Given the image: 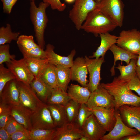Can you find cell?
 I'll return each instance as SVG.
<instances>
[{"label": "cell", "instance_id": "1", "mask_svg": "<svg viewBox=\"0 0 140 140\" xmlns=\"http://www.w3.org/2000/svg\"><path fill=\"white\" fill-rule=\"evenodd\" d=\"M129 80H121L115 77L111 83L100 84L113 97L116 110L124 105L140 106V97L128 88Z\"/></svg>", "mask_w": 140, "mask_h": 140}, {"label": "cell", "instance_id": "2", "mask_svg": "<svg viewBox=\"0 0 140 140\" xmlns=\"http://www.w3.org/2000/svg\"><path fill=\"white\" fill-rule=\"evenodd\" d=\"M118 27L109 17L95 9L88 15L81 29L97 37L113 31Z\"/></svg>", "mask_w": 140, "mask_h": 140}, {"label": "cell", "instance_id": "3", "mask_svg": "<svg viewBox=\"0 0 140 140\" xmlns=\"http://www.w3.org/2000/svg\"><path fill=\"white\" fill-rule=\"evenodd\" d=\"M49 4L41 2L37 7L35 1H31L30 8V18L33 26L35 36L38 44L44 49L45 45L44 33L47 26L48 19L46 10Z\"/></svg>", "mask_w": 140, "mask_h": 140}, {"label": "cell", "instance_id": "4", "mask_svg": "<svg viewBox=\"0 0 140 140\" xmlns=\"http://www.w3.org/2000/svg\"><path fill=\"white\" fill-rule=\"evenodd\" d=\"M97 3L94 0H76L69 11V17L78 30L81 29L88 14L94 10Z\"/></svg>", "mask_w": 140, "mask_h": 140}, {"label": "cell", "instance_id": "5", "mask_svg": "<svg viewBox=\"0 0 140 140\" xmlns=\"http://www.w3.org/2000/svg\"><path fill=\"white\" fill-rule=\"evenodd\" d=\"M124 5L122 0H102L97 3L96 9L109 17L118 27L123 26Z\"/></svg>", "mask_w": 140, "mask_h": 140}, {"label": "cell", "instance_id": "6", "mask_svg": "<svg viewBox=\"0 0 140 140\" xmlns=\"http://www.w3.org/2000/svg\"><path fill=\"white\" fill-rule=\"evenodd\" d=\"M117 45L136 55L140 53V31L135 29L122 30Z\"/></svg>", "mask_w": 140, "mask_h": 140}, {"label": "cell", "instance_id": "7", "mask_svg": "<svg viewBox=\"0 0 140 140\" xmlns=\"http://www.w3.org/2000/svg\"><path fill=\"white\" fill-rule=\"evenodd\" d=\"M20 104L33 112L43 103L38 97L30 84L17 81Z\"/></svg>", "mask_w": 140, "mask_h": 140}, {"label": "cell", "instance_id": "8", "mask_svg": "<svg viewBox=\"0 0 140 140\" xmlns=\"http://www.w3.org/2000/svg\"><path fill=\"white\" fill-rule=\"evenodd\" d=\"M31 121L33 129H51L56 128L47 103H43L32 112Z\"/></svg>", "mask_w": 140, "mask_h": 140}, {"label": "cell", "instance_id": "9", "mask_svg": "<svg viewBox=\"0 0 140 140\" xmlns=\"http://www.w3.org/2000/svg\"><path fill=\"white\" fill-rule=\"evenodd\" d=\"M88 108L107 132L112 130L116 121L114 108L94 106Z\"/></svg>", "mask_w": 140, "mask_h": 140}, {"label": "cell", "instance_id": "10", "mask_svg": "<svg viewBox=\"0 0 140 140\" xmlns=\"http://www.w3.org/2000/svg\"><path fill=\"white\" fill-rule=\"evenodd\" d=\"M86 64L89 75V81L87 87L91 92L97 89L101 80L100 71L101 65L105 62L104 58L91 59L86 56Z\"/></svg>", "mask_w": 140, "mask_h": 140}, {"label": "cell", "instance_id": "11", "mask_svg": "<svg viewBox=\"0 0 140 140\" xmlns=\"http://www.w3.org/2000/svg\"><path fill=\"white\" fill-rule=\"evenodd\" d=\"M86 104L88 107L97 106L115 108V107L113 97L100 84L97 89L91 92Z\"/></svg>", "mask_w": 140, "mask_h": 140}, {"label": "cell", "instance_id": "12", "mask_svg": "<svg viewBox=\"0 0 140 140\" xmlns=\"http://www.w3.org/2000/svg\"><path fill=\"white\" fill-rule=\"evenodd\" d=\"M115 115L116 121L114 126L109 133L101 138V140H121L124 137L135 135L140 132L136 129L126 125L122 120L118 110L116 111Z\"/></svg>", "mask_w": 140, "mask_h": 140}, {"label": "cell", "instance_id": "13", "mask_svg": "<svg viewBox=\"0 0 140 140\" xmlns=\"http://www.w3.org/2000/svg\"><path fill=\"white\" fill-rule=\"evenodd\" d=\"M6 63L7 68L17 81L30 84L34 77L30 71L23 58L19 60L14 59Z\"/></svg>", "mask_w": 140, "mask_h": 140}, {"label": "cell", "instance_id": "14", "mask_svg": "<svg viewBox=\"0 0 140 140\" xmlns=\"http://www.w3.org/2000/svg\"><path fill=\"white\" fill-rule=\"evenodd\" d=\"M121 119L127 126L140 132V106L124 105L118 109Z\"/></svg>", "mask_w": 140, "mask_h": 140}, {"label": "cell", "instance_id": "15", "mask_svg": "<svg viewBox=\"0 0 140 140\" xmlns=\"http://www.w3.org/2000/svg\"><path fill=\"white\" fill-rule=\"evenodd\" d=\"M81 130L83 135L90 140H101L107 132L93 114L86 119Z\"/></svg>", "mask_w": 140, "mask_h": 140}, {"label": "cell", "instance_id": "16", "mask_svg": "<svg viewBox=\"0 0 140 140\" xmlns=\"http://www.w3.org/2000/svg\"><path fill=\"white\" fill-rule=\"evenodd\" d=\"M56 129L53 140H79L83 135L76 122H68Z\"/></svg>", "mask_w": 140, "mask_h": 140}, {"label": "cell", "instance_id": "17", "mask_svg": "<svg viewBox=\"0 0 140 140\" xmlns=\"http://www.w3.org/2000/svg\"><path fill=\"white\" fill-rule=\"evenodd\" d=\"M71 80L77 81L82 86L86 87L88 82L87 79L88 71L85 58L78 57L73 61L70 67Z\"/></svg>", "mask_w": 140, "mask_h": 140}, {"label": "cell", "instance_id": "18", "mask_svg": "<svg viewBox=\"0 0 140 140\" xmlns=\"http://www.w3.org/2000/svg\"><path fill=\"white\" fill-rule=\"evenodd\" d=\"M17 82L15 79L7 82L0 94V101L9 105L20 104Z\"/></svg>", "mask_w": 140, "mask_h": 140}, {"label": "cell", "instance_id": "19", "mask_svg": "<svg viewBox=\"0 0 140 140\" xmlns=\"http://www.w3.org/2000/svg\"><path fill=\"white\" fill-rule=\"evenodd\" d=\"M10 115L25 128L30 131L33 129L31 121L32 112L22 105H9Z\"/></svg>", "mask_w": 140, "mask_h": 140}, {"label": "cell", "instance_id": "20", "mask_svg": "<svg viewBox=\"0 0 140 140\" xmlns=\"http://www.w3.org/2000/svg\"><path fill=\"white\" fill-rule=\"evenodd\" d=\"M54 46L50 44L46 46L45 51L49 63L55 66L61 65L69 67H71L73 64V58L76 54L75 50H72L68 56H63L55 53L54 51Z\"/></svg>", "mask_w": 140, "mask_h": 140}, {"label": "cell", "instance_id": "21", "mask_svg": "<svg viewBox=\"0 0 140 140\" xmlns=\"http://www.w3.org/2000/svg\"><path fill=\"white\" fill-rule=\"evenodd\" d=\"M101 39L100 45L93 55L89 56L90 58H95L97 59L100 57L104 58L107 51L109 50L114 44L117 43L118 37L112 35L109 33H107L100 34Z\"/></svg>", "mask_w": 140, "mask_h": 140}, {"label": "cell", "instance_id": "22", "mask_svg": "<svg viewBox=\"0 0 140 140\" xmlns=\"http://www.w3.org/2000/svg\"><path fill=\"white\" fill-rule=\"evenodd\" d=\"M91 93L87 87L71 84L68 87V93L71 99L80 104H86Z\"/></svg>", "mask_w": 140, "mask_h": 140}, {"label": "cell", "instance_id": "23", "mask_svg": "<svg viewBox=\"0 0 140 140\" xmlns=\"http://www.w3.org/2000/svg\"><path fill=\"white\" fill-rule=\"evenodd\" d=\"M109 50L112 53L114 59L113 65L110 70L112 76L114 75L115 74V67L117 61L120 60L121 62L124 61L127 65L129 64L131 59H137L138 58V55L134 54L118 46L115 44H113Z\"/></svg>", "mask_w": 140, "mask_h": 140}, {"label": "cell", "instance_id": "24", "mask_svg": "<svg viewBox=\"0 0 140 140\" xmlns=\"http://www.w3.org/2000/svg\"><path fill=\"white\" fill-rule=\"evenodd\" d=\"M30 85L39 99L46 103L52 89L40 78L34 77Z\"/></svg>", "mask_w": 140, "mask_h": 140}, {"label": "cell", "instance_id": "25", "mask_svg": "<svg viewBox=\"0 0 140 140\" xmlns=\"http://www.w3.org/2000/svg\"><path fill=\"white\" fill-rule=\"evenodd\" d=\"M30 71L35 78H40L46 65L49 63L48 58L23 57Z\"/></svg>", "mask_w": 140, "mask_h": 140}, {"label": "cell", "instance_id": "26", "mask_svg": "<svg viewBox=\"0 0 140 140\" xmlns=\"http://www.w3.org/2000/svg\"><path fill=\"white\" fill-rule=\"evenodd\" d=\"M47 104L56 127H60L68 122L64 106Z\"/></svg>", "mask_w": 140, "mask_h": 140}, {"label": "cell", "instance_id": "27", "mask_svg": "<svg viewBox=\"0 0 140 140\" xmlns=\"http://www.w3.org/2000/svg\"><path fill=\"white\" fill-rule=\"evenodd\" d=\"M40 78L52 89L58 87L55 66L48 63L43 70Z\"/></svg>", "mask_w": 140, "mask_h": 140}, {"label": "cell", "instance_id": "28", "mask_svg": "<svg viewBox=\"0 0 140 140\" xmlns=\"http://www.w3.org/2000/svg\"><path fill=\"white\" fill-rule=\"evenodd\" d=\"M71 99L66 92L58 87L52 89L46 103L64 106Z\"/></svg>", "mask_w": 140, "mask_h": 140}, {"label": "cell", "instance_id": "29", "mask_svg": "<svg viewBox=\"0 0 140 140\" xmlns=\"http://www.w3.org/2000/svg\"><path fill=\"white\" fill-rule=\"evenodd\" d=\"M58 87L66 92L71 80L70 67L61 65L55 66Z\"/></svg>", "mask_w": 140, "mask_h": 140}, {"label": "cell", "instance_id": "30", "mask_svg": "<svg viewBox=\"0 0 140 140\" xmlns=\"http://www.w3.org/2000/svg\"><path fill=\"white\" fill-rule=\"evenodd\" d=\"M137 60L131 59L129 64L126 66L121 65L119 64L118 66L116 67L120 72V75L117 77L119 79L129 80L136 74Z\"/></svg>", "mask_w": 140, "mask_h": 140}, {"label": "cell", "instance_id": "31", "mask_svg": "<svg viewBox=\"0 0 140 140\" xmlns=\"http://www.w3.org/2000/svg\"><path fill=\"white\" fill-rule=\"evenodd\" d=\"M20 35L19 32H13L10 24H7L6 27L0 28V45L10 43L13 40L17 41Z\"/></svg>", "mask_w": 140, "mask_h": 140}, {"label": "cell", "instance_id": "32", "mask_svg": "<svg viewBox=\"0 0 140 140\" xmlns=\"http://www.w3.org/2000/svg\"><path fill=\"white\" fill-rule=\"evenodd\" d=\"M56 128L51 129H35L29 131L31 140H53Z\"/></svg>", "mask_w": 140, "mask_h": 140}, {"label": "cell", "instance_id": "33", "mask_svg": "<svg viewBox=\"0 0 140 140\" xmlns=\"http://www.w3.org/2000/svg\"><path fill=\"white\" fill-rule=\"evenodd\" d=\"M80 104L71 99L64 106L68 122H76Z\"/></svg>", "mask_w": 140, "mask_h": 140}, {"label": "cell", "instance_id": "34", "mask_svg": "<svg viewBox=\"0 0 140 140\" xmlns=\"http://www.w3.org/2000/svg\"><path fill=\"white\" fill-rule=\"evenodd\" d=\"M23 57H32L41 59L47 58L45 51L39 46L33 48L27 49L18 46Z\"/></svg>", "mask_w": 140, "mask_h": 140}, {"label": "cell", "instance_id": "35", "mask_svg": "<svg viewBox=\"0 0 140 140\" xmlns=\"http://www.w3.org/2000/svg\"><path fill=\"white\" fill-rule=\"evenodd\" d=\"M14 75L3 64H0V94L6 84L10 81L15 79Z\"/></svg>", "mask_w": 140, "mask_h": 140}, {"label": "cell", "instance_id": "36", "mask_svg": "<svg viewBox=\"0 0 140 140\" xmlns=\"http://www.w3.org/2000/svg\"><path fill=\"white\" fill-rule=\"evenodd\" d=\"M17 41L18 46L29 49L39 46L35 42L32 35H20Z\"/></svg>", "mask_w": 140, "mask_h": 140}, {"label": "cell", "instance_id": "37", "mask_svg": "<svg viewBox=\"0 0 140 140\" xmlns=\"http://www.w3.org/2000/svg\"><path fill=\"white\" fill-rule=\"evenodd\" d=\"M92 114L86 104H80L76 123L81 129L86 119Z\"/></svg>", "mask_w": 140, "mask_h": 140}, {"label": "cell", "instance_id": "38", "mask_svg": "<svg viewBox=\"0 0 140 140\" xmlns=\"http://www.w3.org/2000/svg\"><path fill=\"white\" fill-rule=\"evenodd\" d=\"M10 115L9 105L0 101V128H4Z\"/></svg>", "mask_w": 140, "mask_h": 140}, {"label": "cell", "instance_id": "39", "mask_svg": "<svg viewBox=\"0 0 140 140\" xmlns=\"http://www.w3.org/2000/svg\"><path fill=\"white\" fill-rule=\"evenodd\" d=\"M9 50L10 45L8 44L0 45V64L9 62L15 59V56L10 54Z\"/></svg>", "mask_w": 140, "mask_h": 140}, {"label": "cell", "instance_id": "40", "mask_svg": "<svg viewBox=\"0 0 140 140\" xmlns=\"http://www.w3.org/2000/svg\"><path fill=\"white\" fill-rule=\"evenodd\" d=\"M4 128L10 135L17 131L25 129L11 115L10 116Z\"/></svg>", "mask_w": 140, "mask_h": 140}, {"label": "cell", "instance_id": "41", "mask_svg": "<svg viewBox=\"0 0 140 140\" xmlns=\"http://www.w3.org/2000/svg\"><path fill=\"white\" fill-rule=\"evenodd\" d=\"M12 140H31L29 131L25 129L17 131L11 135Z\"/></svg>", "mask_w": 140, "mask_h": 140}, {"label": "cell", "instance_id": "42", "mask_svg": "<svg viewBox=\"0 0 140 140\" xmlns=\"http://www.w3.org/2000/svg\"><path fill=\"white\" fill-rule=\"evenodd\" d=\"M128 87L140 96V80L136 74L129 80Z\"/></svg>", "mask_w": 140, "mask_h": 140}, {"label": "cell", "instance_id": "43", "mask_svg": "<svg viewBox=\"0 0 140 140\" xmlns=\"http://www.w3.org/2000/svg\"><path fill=\"white\" fill-rule=\"evenodd\" d=\"M43 2L48 3L52 9L60 12L63 11L66 8L65 4L60 0H43Z\"/></svg>", "mask_w": 140, "mask_h": 140}, {"label": "cell", "instance_id": "44", "mask_svg": "<svg viewBox=\"0 0 140 140\" xmlns=\"http://www.w3.org/2000/svg\"><path fill=\"white\" fill-rule=\"evenodd\" d=\"M18 0H1L3 5V12L10 14L12 8Z\"/></svg>", "mask_w": 140, "mask_h": 140}, {"label": "cell", "instance_id": "45", "mask_svg": "<svg viewBox=\"0 0 140 140\" xmlns=\"http://www.w3.org/2000/svg\"><path fill=\"white\" fill-rule=\"evenodd\" d=\"M0 140H11V135L8 133L4 128H0Z\"/></svg>", "mask_w": 140, "mask_h": 140}, {"label": "cell", "instance_id": "46", "mask_svg": "<svg viewBox=\"0 0 140 140\" xmlns=\"http://www.w3.org/2000/svg\"><path fill=\"white\" fill-rule=\"evenodd\" d=\"M121 140H140V132L135 135L124 137Z\"/></svg>", "mask_w": 140, "mask_h": 140}, {"label": "cell", "instance_id": "47", "mask_svg": "<svg viewBox=\"0 0 140 140\" xmlns=\"http://www.w3.org/2000/svg\"><path fill=\"white\" fill-rule=\"evenodd\" d=\"M135 70L136 74L140 80V68L136 66Z\"/></svg>", "mask_w": 140, "mask_h": 140}, {"label": "cell", "instance_id": "48", "mask_svg": "<svg viewBox=\"0 0 140 140\" xmlns=\"http://www.w3.org/2000/svg\"><path fill=\"white\" fill-rule=\"evenodd\" d=\"M136 66L140 68V53L138 55V57L137 60Z\"/></svg>", "mask_w": 140, "mask_h": 140}, {"label": "cell", "instance_id": "49", "mask_svg": "<svg viewBox=\"0 0 140 140\" xmlns=\"http://www.w3.org/2000/svg\"><path fill=\"white\" fill-rule=\"evenodd\" d=\"M79 140H90L87 137L83 135L81 137Z\"/></svg>", "mask_w": 140, "mask_h": 140}, {"label": "cell", "instance_id": "50", "mask_svg": "<svg viewBox=\"0 0 140 140\" xmlns=\"http://www.w3.org/2000/svg\"><path fill=\"white\" fill-rule=\"evenodd\" d=\"M76 0H65V1L68 3H71L75 2Z\"/></svg>", "mask_w": 140, "mask_h": 140}, {"label": "cell", "instance_id": "51", "mask_svg": "<svg viewBox=\"0 0 140 140\" xmlns=\"http://www.w3.org/2000/svg\"><path fill=\"white\" fill-rule=\"evenodd\" d=\"M97 3H99L102 0H94Z\"/></svg>", "mask_w": 140, "mask_h": 140}, {"label": "cell", "instance_id": "52", "mask_svg": "<svg viewBox=\"0 0 140 140\" xmlns=\"http://www.w3.org/2000/svg\"><path fill=\"white\" fill-rule=\"evenodd\" d=\"M31 1H35V0H29Z\"/></svg>", "mask_w": 140, "mask_h": 140}]
</instances>
